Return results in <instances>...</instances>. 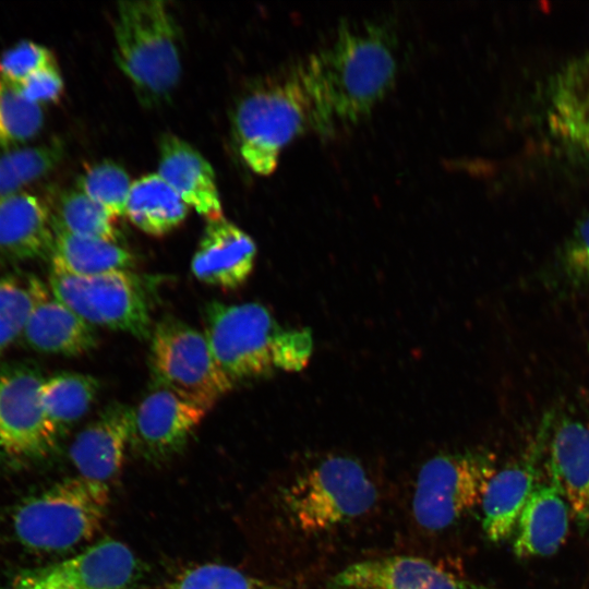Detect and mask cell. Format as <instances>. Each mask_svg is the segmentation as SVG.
<instances>
[{
    "label": "cell",
    "instance_id": "1",
    "mask_svg": "<svg viewBox=\"0 0 589 589\" xmlns=\"http://www.w3.org/2000/svg\"><path fill=\"white\" fill-rule=\"evenodd\" d=\"M325 135L368 117L394 85L395 38L380 22L341 26L303 59Z\"/></svg>",
    "mask_w": 589,
    "mask_h": 589
},
{
    "label": "cell",
    "instance_id": "2",
    "mask_svg": "<svg viewBox=\"0 0 589 589\" xmlns=\"http://www.w3.org/2000/svg\"><path fill=\"white\" fill-rule=\"evenodd\" d=\"M324 127L303 60L257 80L233 115V135L244 164L268 176L283 149L299 135Z\"/></svg>",
    "mask_w": 589,
    "mask_h": 589
},
{
    "label": "cell",
    "instance_id": "3",
    "mask_svg": "<svg viewBox=\"0 0 589 589\" xmlns=\"http://www.w3.org/2000/svg\"><path fill=\"white\" fill-rule=\"evenodd\" d=\"M206 339L216 362L236 384L274 370L299 371L311 357L309 329L283 328L260 303L212 301L204 312Z\"/></svg>",
    "mask_w": 589,
    "mask_h": 589
},
{
    "label": "cell",
    "instance_id": "4",
    "mask_svg": "<svg viewBox=\"0 0 589 589\" xmlns=\"http://www.w3.org/2000/svg\"><path fill=\"white\" fill-rule=\"evenodd\" d=\"M115 55L145 105L163 103L181 74L179 28L160 0L120 1L113 24Z\"/></svg>",
    "mask_w": 589,
    "mask_h": 589
},
{
    "label": "cell",
    "instance_id": "5",
    "mask_svg": "<svg viewBox=\"0 0 589 589\" xmlns=\"http://www.w3.org/2000/svg\"><path fill=\"white\" fill-rule=\"evenodd\" d=\"M110 490L81 476L64 479L23 501L12 525L17 540L38 552H61L91 540L106 519Z\"/></svg>",
    "mask_w": 589,
    "mask_h": 589
},
{
    "label": "cell",
    "instance_id": "6",
    "mask_svg": "<svg viewBox=\"0 0 589 589\" xmlns=\"http://www.w3.org/2000/svg\"><path fill=\"white\" fill-rule=\"evenodd\" d=\"M376 488L353 458L332 456L297 477L284 491L291 522L306 533L334 529L368 513Z\"/></svg>",
    "mask_w": 589,
    "mask_h": 589
},
{
    "label": "cell",
    "instance_id": "7",
    "mask_svg": "<svg viewBox=\"0 0 589 589\" xmlns=\"http://www.w3.org/2000/svg\"><path fill=\"white\" fill-rule=\"evenodd\" d=\"M496 472L492 453L465 449L429 459L420 469L412 500L413 516L422 528L443 530L481 503Z\"/></svg>",
    "mask_w": 589,
    "mask_h": 589
},
{
    "label": "cell",
    "instance_id": "8",
    "mask_svg": "<svg viewBox=\"0 0 589 589\" xmlns=\"http://www.w3.org/2000/svg\"><path fill=\"white\" fill-rule=\"evenodd\" d=\"M149 360L159 387L207 411L235 385L216 362L206 336L175 318L153 329Z\"/></svg>",
    "mask_w": 589,
    "mask_h": 589
},
{
    "label": "cell",
    "instance_id": "9",
    "mask_svg": "<svg viewBox=\"0 0 589 589\" xmlns=\"http://www.w3.org/2000/svg\"><path fill=\"white\" fill-rule=\"evenodd\" d=\"M52 296L89 325L147 338L152 329L149 309L140 280L129 271L80 276L51 268Z\"/></svg>",
    "mask_w": 589,
    "mask_h": 589
},
{
    "label": "cell",
    "instance_id": "10",
    "mask_svg": "<svg viewBox=\"0 0 589 589\" xmlns=\"http://www.w3.org/2000/svg\"><path fill=\"white\" fill-rule=\"evenodd\" d=\"M44 381L27 363L0 370V447L9 459L37 460L56 448L59 434L41 404Z\"/></svg>",
    "mask_w": 589,
    "mask_h": 589
},
{
    "label": "cell",
    "instance_id": "11",
    "mask_svg": "<svg viewBox=\"0 0 589 589\" xmlns=\"http://www.w3.org/2000/svg\"><path fill=\"white\" fill-rule=\"evenodd\" d=\"M139 576L131 549L105 539L65 560L21 569L0 589H132Z\"/></svg>",
    "mask_w": 589,
    "mask_h": 589
},
{
    "label": "cell",
    "instance_id": "12",
    "mask_svg": "<svg viewBox=\"0 0 589 589\" xmlns=\"http://www.w3.org/2000/svg\"><path fill=\"white\" fill-rule=\"evenodd\" d=\"M548 471L564 495L578 529H589V418L562 414L543 420Z\"/></svg>",
    "mask_w": 589,
    "mask_h": 589
},
{
    "label": "cell",
    "instance_id": "13",
    "mask_svg": "<svg viewBox=\"0 0 589 589\" xmlns=\"http://www.w3.org/2000/svg\"><path fill=\"white\" fill-rule=\"evenodd\" d=\"M206 412L204 408L159 387L132 409L130 444L149 460L167 459L185 446Z\"/></svg>",
    "mask_w": 589,
    "mask_h": 589
},
{
    "label": "cell",
    "instance_id": "14",
    "mask_svg": "<svg viewBox=\"0 0 589 589\" xmlns=\"http://www.w3.org/2000/svg\"><path fill=\"white\" fill-rule=\"evenodd\" d=\"M544 118L562 148L589 157V50L562 64L549 79Z\"/></svg>",
    "mask_w": 589,
    "mask_h": 589
},
{
    "label": "cell",
    "instance_id": "15",
    "mask_svg": "<svg viewBox=\"0 0 589 589\" xmlns=\"http://www.w3.org/2000/svg\"><path fill=\"white\" fill-rule=\"evenodd\" d=\"M330 589H494L460 579L421 557L387 556L353 563L339 572Z\"/></svg>",
    "mask_w": 589,
    "mask_h": 589
},
{
    "label": "cell",
    "instance_id": "16",
    "mask_svg": "<svg viewBox=\"0 0 589 589\" xmlns=\"http://www.w3.org/2000/svg\"><path fill=\"white\" fill-rule=\"evenodd\" d=\"M545 444L543 424L537 442L519 460L496 471L481 500L482 528L486 538L498 542L516 528L519 516L538 482V459Z\"/></svg>",
    "mask_w": 589,
    "mask_h": 589
},
{
    "label": "cell",
    "instance_id": "17",
    "mask_svg": "<svg viewBox=\"0 0 589 589\" xmlns=\"http://www.w3.org/2000/svg\"><path fill=\"white\" fill-rule=\"evenodd\" d=\"M131 431V408L119 402L104 408L70 446L69 455L79 476L108 484L121 470Z\"/></svg>",
    "mask_w": 589,
    "mask_h": 589
},
{
    "label": "cell",
    "instance_id": "18",
    "mask_svg": "<svg viewBox=\"0 0 589 589\" xmlns=\"http://www.w3.org/2000/svg\"><path fill=\"white\" fill-rule=\"evenodd\" d=\"M256 257L253 239L224 217L208 220L191 261L200 281L221 289H236L250 277Z\"/></svg>",
    "mask_w": 589,
    "mask_h": 589
},
{
    "label": "cell",
    "instance_id": "19",
    "mask_svg": "<svg viewBox=\"0 0 589 589\" xmlns=\"http://www.w3.org/2000/svg\"><path fill=\"white\" fill-rule=\"evenodd\" d=\"M157 173L207 221L223 218L213 167L189 143L173 134H165L159 146Z\"/></svg>",
    "mask_w": 589,
    "mask_h": 589
},
{
    "label": "cell",
    "instance_id": "20",
    "mask_svg": "<svg viewBox=\"0 0 589 589\" xmlns=\"http://www.w3.org/2000/svg\"><path fill=\"white\" fill-rule=\"evenodd\" d=\"M549 480L537 484L517 521L513 550L519 558L552 555L568 534L569 506L556 483Z\"/></svg>",
    "mask_w": 589,
    "mask_h": 589
},
{
    "label": "cell",
    "instance_id": "21",
    "mask_svg": "<svg viewBox=\"0 0 589 589\" xmlns=\"http://www.w3.org/2000/svg\"><path fill=\"white\" fill-rule=\"evenodd\" d=\"M52 215L36 195L17 193L0 202V256L27 261L51 255Z\"/></svg>",
    "mask_w": 589,
    "mask_h": 589
},
{
    "label": "cell",
    "instance_id": "22",
    "mask_svg": "<svg viewBox=\"0 0 589 589\" xmlns=\"http://www.w3.org/2000/svg\"><path fill=\"white\" fill-rule=\"evenodd\" d=\"M22 335L35 351L67 357L85 354L97 345L93 326L52 293L35 306Z\"/></svg>",
    "mask_w": 589,
    "mask_h": 589
},
{
    "label": "cell",
    "instance_id": "23",
    "mask_svg": "<svg viewBox=\"0 0 589 589\" xmlns=\"http://www.w3.org/2000/svg\"><path fill=\"white\" fill-rule=\"evenodd\" d=\"M188 212L189 206L157 172L132 182L125 216L143 232L154 237L169 233Z\"/></svg>",
    "mask_w": 589,
    "mask_h": 589
},
{
    "label": "cell",
    "instance_id": "24",
    "mask_svg": "<svg viewBox=\"0 0 589 589\" xmlns=\"http://www.w3.org/2000/svg\"><path fill=\"white\" fill-rule=\"evenodd\" d=\"M51 268L80 276L129 271L134 265L130 251L115 242L74 235L53 227Z\"/></svg>",
    "mask_w": 589,
    "mask_h": 589
},
{
    "label": "cell",
    "instance_id": "25",
    "mask_svg": "<svg viewBox=\"0 0 589 589\" xmlns=\"http://www.w3.org/2000/svg\"><path fill=\"white\" fill-rule=\"evenodd\" d=\"M98 389L99 382L83 373L62 372L44 381L41 404L59 436L88 411Z\"/></svg>",
    "mask_w": 589,
    "mask_h": 589
},
{
    "label": "cell",
    "instance_id": "26",
    "mask_svg": "<svg viewBox=\"0 0 589 589\" xmlns=\"http://www.w3.org/2000/svg\"><path fill=\"white\" fill-rule=\"evenodd\" d=\"M50 294V289L34 276L0 278V358L23 334L35 306Z\"/></svg>",
    "mask_w": 589,
    "mask_h": 589
},
{
    "label": "cell",
    "instance_id": "27",
    "mask_svg": "<svg viewBox=\"0 0 589 589\" xmlns=\"http://www.w3.org/2000/svg\"><path fill=\"white\" fill-rule=\"evenodd\" d=\"M52 226L68 232L118 243L116 218L80 190L65 192L59 201Z\"/></svg>",
    "mask_w": 589,
    "mask_h": 589
},
{
    "label": "cell",
    "instance_id": "28",
    "mask_svg": "<svg viewBox=\"0 0 589 589\" xmlns=\"http://www.w3.org/2000/svg\"><path fill=\"white\" fill-rule=\"evenodd\" d=\"M62 144H47L10 149L0 156V202L20 193L27 183L52 170L61 160Z\"/></svg>",
    "mask_w": 589,
    "mask_h": 589
},
{
    "label": "cell",
    "instance_id": "29",
    "mask_svg": "<svg viewBox=\"0 0 589 589\" xmlns=\"http://www.w3.org/2000/svg\"><path fill=\"white\" fill-rule=\"evenodd\" d=\"M131 184L123 168L111 161H103L89 167L80 177L77 190L117 218L125 216Z\"/></svg>",
    "mask_w": 589,
    "mask_h": 589
},
{
    "label": "cell",
    "instance_id": "30",
    "mask_svg": "<svg viewBox=\"0 0 589 589\" xmlns=\"http://www.w3.org/2000/svg\"><path fill=\"white\" fill-rule=\"evenodd\" d=\"M41 124L39 105L23 98L13 85L0 87V148L10 149L26 142Z\"/></svg>",
    "mask_w": 589,
    "mask_h": 589
},
{
    "label": "cell",
    "instance_id": "31",
    "mask_svg": "<svg viewBox=\"0 0 589 589\" xmlns=\"http://www.w3.org/2000/svg\"><path fill=\"white\" fill-rule=\"evenodd\" d=\"M556 267L573 289H589V214L579 219L556 252Z\"/></svg>",
    "mask_w": 589,
    "mask_h": 589
},
{
    "label": "cell",
    "instance_id": "32",
    "mask_svg": "<svg viewBox=\"0 0 589 589\" xmlns=\"http://www.w3.org/2000/svg\"><path fill=\"white\" fill-rule=\"evenodd\" d=\"M168 589H269V587L232 566L206 563L183 572Z\"/></svg>",
    "mask_w": 589,
    "mask_h": 589
},
{
    "label": "cell",
    "instance_id": "33",
    "mask_svg": "<svg viewBox=\"0 0 589 589\" xmlns=\"http://www.w3.org/2000/svg\"><path fill=\"white\" fill-rule=\"evenodd\" d=\"M51 52L33 41H21L0 57V68L5 79L14 86L33 72L55 64Z\"/></svg>",
    "mask_w": 589,
    "mask_h": 589
},
{
    "label": "cell",
    "instance_id": "34",
    "mask_svg": "<svg viewBox=\"0 0 589 589\" xmlns=\"http://www.w3.org/2000/svg\"><path fill=\"white\" fill-rule=\"evenodd\" d=\"M26 100L41 105L56 101L63 91V81L55 64L41 68L13 86Z\"/></svg>",
    "mask_w": 589,
    "mask_h": 589
},
{
    "label": "cell",
    "instance_id": "35",
    "mask_svg": "<svg viewBox=\"0 0 589 589\" xmlns=\"http://www.w3.org/2000/svg\"><path fill=\"white\" fill-rule=\"evenodd\" d=\"M7 458H8V457L5 456V454L3 453V450H2L1 447H0V464L3 462V461H5Z\"/></svg>",
    "mask_w": 589,
    "mask_h": 589
}]
</instances>
